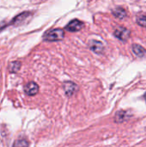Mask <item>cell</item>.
I'll return each mask as SVG.
<instances>
[{
	"instance_id": "6da1fadb",
	"label": "cell",
	"mask_w": 146,
	"mask_h": 147,
	"mask_svg": "<svg viewBox=\"0 0 146 147\" xmlns=\"http://www.w3.org/2000/svg\"><path fill=\"white\" fill-rule=\"evenodd\" d=\"M65 36V31L61 28H55L47 31L44 34V40L47 41H58L61 40Z\"/></svg>"
},
{
	"instance_id": "7a4b0ae2",
	"label": "cell",
	"mask_w": 146,
	"mask_h": 147,
	"mask_svg": "<svg viewBox=\"0 0 146 147\" xmlns=\"http://www.w3.org/2000/svg\"><path fill=\"white\" fill-rule=\"evenodd\" d=\"M130 34H131L130 31L124 27H119L114 31V36L123 41H126V40H128Z\"/></svg>"
},
{
	"instance_id": "3957f363",
	"label": "cell",
	"mask_w": 146,
	"mask_h": 147,
	"mask_svg": "<svg viewBox=\"0 0 146 147\" xmlns=\"http://www.w3.org/2000/svg\"><path fill=\"white\" fill-rule=\"evenodd\" d=\"M84 24L83 22L77 20V19H74L72 21H71L65 27L66 30L70 31V32H77L79 31L80 29H82L83 28Z\"/></svg>"
},
{
	"instance_id": "277c9868",
	"label": "cell",
	"mask_w": 146,
	"mask_h": 147,
	"mask_svg": "<svg viewBox=\"0 0 146 147\" xmlns=\"http://www.w3.org/2000/svg\"><path fill=\"white\" fill-rule=\"evenodd\" d=\"M30 16H31V13L28 12V11L22 12V13H21L20 15L16 16L13 19V21L9 22V25H15V26L21 25V24H22V22H24Z\"/></svg>"
},
{
	"instance_id": "5b68a950",
	"label": "cell",
	"mask_w": 146,
	"mask_h": 147,
	"mask_svg": "<svg viewBox=\"0 0 146 147\" xmlns=\"http://www.w3.org/2000/svg\"><path fill=\"white\" fill-rule=\"evenodd\" d=\"M25 93L28 96H34L39 91V86L34 82H29L24 87Z\"/></svg>"
},
{
	"instance_id": "8992f818",
	"label": "cell",
	"mask_w": 146,
	"mask_h": 147,
	"mask_svg": "<svg viewBox=\"0 0 146 147\" xmlns=\"http://www.w3.org/2000/svg\"><path fill=\"white\" fill-rule=\"evenodd\" d=\"M77 85L72 82H65L64 84V90L68 96H71L77 90Z\"/></svg>"
},
{
	"instance_id": "52a82bcc",
	"label": "cell",
	"mask_w": 146,
	"mask_h": 147,
	"mask_svg": "<svg viewBox=\"0 0 146 147\" xmlns=\"http://www.w3.org/2000/svg\"><path fill=\"white\" fill-rule=\"evenodd\" d=\"M89 47L96 53H101L104 50L103 44L101 41H98V40H90V42H89Z\"/></svg>"
},
{
	"instance_id": "ba28073f",
	"label": "cell",
	"mask_w": 146,
	"mask_h": 147,
	"mask_svg": "<svg viewBox=\"0 0 146 147\" xmlns=\"http://www.w3.org/2000/svg\"><path fill=\"white\" fill-rule=\"evenodd\" d=\"M133 53L139 57V58H142V57H145L146 54V50L140 45H138V44H133Z\"/></svg>"
},
{
	"instance_id": "9c48e42d",
	"label": "cell",
	"mask_w": 146,
	"mask_h": 147,
	"mask_svg": "<svg viewBox=\"0 0 146 147\" xmlns=\"http://www.w3.org/2000/svg\"><path fill=\"white\" fill-rule=\"evenodd\" d=\"M127 118H129V115L127 114L126 111H119L116 113L115 115V121L116 122H123L124 121H126Z\"/></svg>"
},
{
	"instance_id": "30bf717a",
	"label": "cell",
	"mask_w": 146,
	"mask_h": 147,
	"mask_svg": "<svg viewBox=\"0 0 146 147\" xmlns=\"http://www.w3.org/2000/svg\"><path fill=\"white\" fill-rule=\"evenodd\" d=\"M113 14L115 17L119 18V19H123L126 16V11L125 9L123 8H117L113 11Z\"/></svg>"
},
{
	"instance_id": "8fae6325",
	"label": "cell",
	"mask_w": 146,
	"mask_h": 147,
	"mask_svg": "<svg viewBox=\"0 0 146 147\" xmlns=\"http://www.w3.org/2000/svg\"><path fill=\"white\" fill-rule=\"evenodd\" d=\"M20 68H21L20 61H13L9 64V70L12 73H16L17 71H19Z\"/></svg>"
},
{
	"instance_id": "7c38bea8",
	"label": "cell",
	"mask_w": 146,
	"mask_h": 147,
	"mask_svg": "<svg viewBox=\"0 0 146 147\" xmlns=\"http://www.w3.org/2000/svg\"><path fill=\"white\" fill-rule=\"evenodd\" d=\"M137 22L143 27H146V16H139L137 18Z\"/></svg>"
},
{
	"instance_id": "4fadbf2b",
	"label": "cell",
	"mask_w": 146,
	"mask_h": 147,
	"mask_svg": "<svg viewBox=\"0 0 146 147\" xmlns=\"http://www.w3.org/2000/svg\"><path fill=\"white\" fill-rule=\"evenodd\" d=\"M28 143L25 140H23V141L17 140L14 143V146H28Z\"/></svg>"
},
{
	"instance_id": "5bb4252c",
	"label": "cell",
	"mask_w": 146,
	"mask_h": 147,
	"mask_svg": "<svg viewBox=\"0 0 146 147\" xmlns=\"http://www.w3.org/2000/svg\"><path fill=\"white\" fill-rule=\"evenodd\" d=\"M145 100H146V93H145Z\"/></svg>"
}]
</instances>
